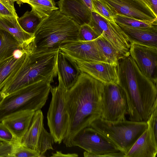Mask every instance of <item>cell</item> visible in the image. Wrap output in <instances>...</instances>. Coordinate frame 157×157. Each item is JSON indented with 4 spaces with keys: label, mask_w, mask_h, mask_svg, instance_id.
Wrapping results in <instances>:
<instances>
[{
    "label": "cell",
    "mask_w": 157,
    "mask_h": 157,
    "mask_svg": "<svg viewBox=\"0 0 157 157\" xmlns=\"http://www.w3.org/2000/svg\"><path fill=\"white\" fill-rule=\"evenodd\" d=\"M82 1L90 10L91 12H94V8L93 6L91 0H82Z\"/></svg>",
    "instance_id": "f35d334b"
},
{
    "label": "cell",
    "mask_w": 157,
    "mask_h": 157,
    "mask_svg": "<svg viewBox=\"0 0 157 157\" xmlns=\"http://www.w3.org/2000/svg\"><path fill=\"white\" fill-rule=\"evenodd\" d=\"M58 85L51 86L52 99L47 113L48 125L54 142L60 144L65 137L69 118L66 107V91L61 81Z\"/></svg>",
    "instance_id": "ba28073f"
},
{
    "label": "cell",
    "mask_w": 157,
    "mask_h": 157,
    "mask_svg": "<svg viewBox=\"0 0 157 157\" xmlns=\"http://www.w3.org/2000/svg\"><path fill=\"white\" fill-rule=\"evenodd\" d=\"M114 20L119 25L135 28H143L157 25V19L152 20L143 21L117 14L114 16Z\"/></svg>",
    "instance_id": "484cf974"
},
{
    "label": "cell",
    "mask_w": 157,
    "mask_h": 157,
    "mask_svg": "<svg viewBox=\"0 0 157 157\" xmlns=\"http://www.w3.org/2000/svg\"><path fill=\"white\" fill-rule=\"evenodd\" d=\"M0 16L15 17L18 18L16 13L10 10L5 5L0 2Z\"/></svg>",
    "instance_id": "e575fe53"
},
{
    "label": "cell",
    "mask_w": 157,
    "mask_h": 157,
    "mask_svg": "<svg viewBox=\"0 0 157 157\" xmlns=\"http://www.w3.org/2000/svg\"><path fill=\"white\" fill-rule=\"evenodd\" d=\"M43 119L41 109L35 112L29 126L21 140L23 146L36 151L38 139L44 127Z\"/></svg>",
    "instance_id": "44dd1931"
},
{
    "label": "cell",
    "mask_w": 157,
    "mask_h": 157,
    "mask_svg": "<svg viewBox=\"0 0 157 157\" xmlns=\"http://www.w3.org/2000/svg\"><path fill=\"white\" fill-rule=\"evenodd\" d=\"M58 50L35 53L32 52L29 48L23 63L5 80L0 92V98L41 81L53 82L54 78L57 75Z\"/></svg>",
    "instance_id": "3957f363"
},
{
    "label": "cell",
    "mask_w": 157,
    "mask_h": 157,
    "mask_svg": "<svg viewBox=\"0 0 157 157\" xmlns=\"http://www.w3.org/2000/svg\"><path fill=\"white\" fill-rule=\"evenodd\" d=\"M157 142L147 129L138 139L125 157H155Z\"/></svg>",
    "instance_id": "d6986e66"
},
{
    "label": "cell",
    "mask_w": 157,
    "mask_h": 157,
    "mask_svg": "<svg viewBox=\"0 0 157 157\" xmlns=\"http://www.w3.org/2000/svg\"><path fill=\"white\" fill-rule=\"evenodd\" d=\"M40 157L38 153L23 146L21 143L13 144L11 157Z\"/></svg>",
    "instance_id": "f1b7e54d"
},
{
    "label": "cell",
    "mask_w": 157,
    "mask_h": 157,
    "mask_svg": "<svg viewBox=\"0 0 157 157\" xmlns=\"http://www.w3.org/2000/svg\"><path fill=\"white\" fill-rule=\"evenodd\" d=\"M42 18L33 10L27 11L22 16L17 18L18 22L26 32L33 34L35 29Z\"/></svg>",
    "instance_id": "4316f807"
},
{
    "label": "cell",
    "mask_w": 157,
    "mask_h": 157,
    "mask_svg": "<svg viewBox=\"0 0 157 157\" xmlns=\"http://www.w3.org/2000/svg\"><path fill=\"white\" fill-rule=\"evenodd\" d=\"M100 36L88 24H85L80 27L78 40L92 41L95 40Z\"/></svg>",
    "instance_id": "f546056e"
},
{
    "label": "cell",
    "mask_w": 157,
    "mask_h": 157,
    "mask_svg": "<svg viewBox=\"0 0 157 157\" xmlns=\"http://www.w3.org/2000/svg\"><path fill=\"white\" fill-rule=\"evenodd\" d=\"M28 50L21 57L16 58L13 54L0 60V92L5 85V82L11 73L23 62Z\"/></svg>",
    "instance_id": "7402d4cb"
},
{
    "label": "cell",
    "mask_w": 157,
    "mask_h": 157,
    "mask_svg": "<svg viewBox=\"0 0 157 157\" xmlns=\"http://www.w3.org/2000/svg\"><path fill=\"white\" fill-rule=\"evenodd\" d=\"M51 83L48 81H41L0 98V122L18 112L41 109L50 92Z\"/></svg>",
    "instance_id": "5b68a950"
},
{
    "label": "cell",
    "mask_w": 157,
    "mask_h": 157,
    "mask_svg": "<svg viewBox=\"0 0 157 157\" xmlns=\"http://www.w3.org/2000/svg\"><path fill=\"white\" fill-rule=\"evenodd\" d=\"M130 39L147 46L157 47V25L135 28L119 25Z\"/></svg>",
    "instance_id": "ffe728a7"
},
{
    "label": "cell",
    "mask_w": 157,
    "mask_h": 157,
    "mask_svg": "<svg viewBox=\"0 0 157 157\" xmlns=\"http://www.w3.org/2000/svg\"><path fill=\"white\" fill-rule=\"evenodd\" d=\"M54 142V138L52 134L48 132L43 127L38 139L36 151L40 157L44 156L48 150H53Z\"/></svg>",
    "instance_id": "83f0119b"
},
{
    "label": "cell",
    "mask_w": 157,
    "mask_h": 157,
    "mask_svg": "<svg viewBox=\"0 0 157 157\" xmlns=\"http://www.w3.org/2000/svg\"><path fill=\"white\" fill-rule=\"evenodd\" d=\"M94 128L117 146L125 155L144 132L147 129V122L131 121L110 122L100 117L91 124Z\"/></svg>",
    "instance_id": "8992f818"
},
{
    "label": "cell",
    "mask_w": 157,
    "mask_h": 157,
    "mask_svg": "<svg viewBox=\"0 0 157 157\" xmlns=\"http://www.w3.org/2000/svg\"><path fill=\"white\" fill-rule=\"evenodd\" d=\"M13 144L0 140V157H11Z\"/></svg>",
    "instance_id": "836d02e7"
},
{
    "label": "cell",
    "mask_w": 157,
    "mask_h": 157,
    "mask_svg": "<svg viewBox=\"0 0 157 157\" xmlns=\"http://www.w3.org/2000/svg\"><path fill=\"white\" fill-rule=\"evenodd\" d=\"M78 146L85 150L84 157H124L121 149L111 140L90 126L77 133L71 140L70 147Z\"/></svg>",
    "instance_id": "52a82bcc"
},
{
    "label": "cell",
    "mask_w": 157,
    "mask_h": 157,
    "mask_svg": "<svg viewBox=\"0 0 157 157\" xmlns=\"http://www.w3.org/2000/svg\"><path fill=\"white\" fill-rule=\"evenodd\" d=\"M35 111H22L13 113L1 122L21 141L27 131Z\"/></svg>",
    "instance_id": "e0dca14e"
},
{
    "label": "cell",
    "mask_w": 157,
    "mask_h": 157,
    "mask_svg": "<svg viewBox=\"0 0 157 157\" xmlns=\"http://www.w3.org/2000/svg\"><path fill=\"white\" fill-rule=\"evenodd\" d=\"M74 61L81 72L88 74L105 84L118 83L117 65L102 62Z\"/></svg>",
    "instance_id": "5bb4252c"
},
{
    "label": "cell",
    "mask_w": 157,
    "mask_h": 157,
    "mask_svg": "<svg viewBox=\"0 0 157 157\" xmlns=\"http://www.w3.org/2000/svg\"><path fill=\"white\" fill-rule=\"evenodd\" d=\"M115 16L123 15L143 21L157 19L144 0H101Z\"/></svg>",
    "instance_id": "8fae6325"
},
{
    "label": "cell",
    "mask_w": 157,
    "mask_h": 157,
    "mask_svg": "<svg viewBox=\"0 0 157 157\" xmlns=\"http://www.w3.org/2000/svg\"><path fill=\"white\" fill-rule=\"evenodd\" d=\"M18 18L15 17L0 16V29L12 36L23 49L32 42L34 34L28 33L22 29L18 22Z\"/></svg>",
    "instance_id": "ac0fdd59"
},
{
    "label": "cell",
    "mask_w": 157,
    "mask_h": 157,
    "mask_svg": "<svg viewBox=\"0 0 157 157\" xmlns=\"http://www.w3.org/2000/svg\"><path fill=\"white\" fill-rule=\"evenodd\" d=\"M25 3L29 4L41 18L48 16L53 11L59 10L54 0H28Z\"/></svg>",
    "instance_id": "d4e9b609"
},
{
    "label": "cell",
    "mask_w": 157,
    "mask_h": 157,
    "mask_svg": "<svg viewBox=\"0 0 157 157\" xmlns=\"http://www.w3.org/2000/svg\"><path fill=\"white\" fill-rule=\"evenodd\" d=\"M18 49L22 48L15 38L7 32L0 29V60L12 55Z\"/></svg>",
    "instance_id": "cb8c5ba5"
},
{
    "label": "cell",
    "mask_w": 157,
    "mask_h": 157,
    "mask_svg": "<svg viewBox=\"0 0 157 157\" xmlns=\"http://www.w3.org/2000/svg\"><path fill=\"white\" fill-rule=\"evenodd\" d=\"M89 25L99 36H103L121 57L129 54L131 41L114 20H107L97 13L92 12Z\"/></svg>",
    "instance_id": "9c48e42d"
},
{
    "label": "cell",
    "mask_w": 157,
    "mask_h": 157,
    "mask_svg": "<svg viewBox=\"0 0 157 157\" xmlns=\"http://www.w3.org/2000/svg\"><path fill=\"white\" fill-rule=\"evenodd\" d=\"M157 101L154 105L151 116L147 121L148 128L152 137L157 140Z\"/></svg>",
    "instance_id": "1f68e13d"
},
{
    "label": "cell",
    "mask_w": 157,
    "mask_h": 157,
    "mask_svg": "<svg viewBox=\"0 0 157 157\" xmlns=\"http://www.w3.org/2000/svg\"><path fill=\"white\" fill-rule=\"evenodd\" d=\"M58 79L68 90L76 82L81 71L74 61L59 49L57 61Z\"/></svg>",
    "instance_id": "2e32d148"
},
{
    "label": "cell",
    "mask_w": 157,
    "mask_h": 157,
    "mask_svg": "<svg viewBox=\"0 0 157 157\" xmlns=\"http://www.w3.org/2000/svg\"><path fill=\"white\" fill-rule=\"evenodd\" d=\"M0 140L12 144L21 143V141L11 133L2 122H0Z\"/></svg>",
    "instance_id": "d6a6232c"
},
{
    "label": "cell",
    "mask_w": 157,
    "mask_h": 157,
    "mask_svg": "<svg viewBox=\"0 0 157 157\" xmlns=\"http://www.w3.org/2000/svg\"><path fill=\"white\" fill-rule=\"evenodd\" d=\"M57 4L61 13L80 26L89 23L92 12L82 0H59Z\"/></svg>",
    "instance_id": "9a60e30c"
},
{
    "label": "cell",
    "mask_w": 157,
    "mask_h": 157,
    "mask_svg": "<svg viewBox=\"0 0 157 157\" xmlns=\"http://www.w3.org/2000/svg\"><path fill=\"white\" fill-rule=\"evenodd\" d=\"M105 84L81 72L75 83L66 91V107L69 122L63 143L70 147L73 137L102 113V95Z\"/></svg>",
    "instance_id": "6da1fadb"
},
{
    "label": "cell",
    "mask_w": 157,
    "mask_h": 157,
    "mask_svg": "<svg viewBox=\"0 0 157 157\" xmlns=\"http://www.w3.org/2000/svg\"><path fill=\"white\" fill-rule=\"evenodd\" d=\"M22 3H25L26 1L28 0H21Z\"/></svg>",
    "instance_id": "ab89813d"
},
{
    "label": "cell",
    "mask_w": 157,
    "mask_h": 157,
    "mask_svg": "<svg viewBox=\"0 0 157 157\" xmlns=\"http://www.w3.org/2000/svg\"><path fill=\"white\" fill-rule=\"evenodd\" d=\"M144 1L154 13L157 15V0H144Z\"/></svg>",
    "instance_id": "d590c367"
},
{
    "label": "cell",
    "mask_w": 157,
    "mask_h": 157,
    "mask_svg": "<svg viewBox=\"0 0 157 157\" xmlns=\"http://www.w3.org/2000/svg\"><path fill=\"white\" fill-rule=\"evenodd\" d=\"M59 50L74 60L103 62L95 40L68 41L60 47Z\"/></svg>",
    "instance_id": "4fadbf2b"
},
{
    "label": "cell",
    "mask_w": 157,
    "mask_h": 157,
    "mask_svg": "<svg viewBox=\"0 0 157 157\" xmlns=\"http://www.w3.org/2000/svg\"><path fill=\"white\" fill-rule=\"evenodd\" d=\"M95 12L107 20L114 21V15L109 8L101 0H91Z\"/></svg>",
    "instance_id": "4dcf8cb0"
},
{
    "label": "cell",
    "mask_w": 157,
    "mask_h": 157,
    "mask_svg": "<svg viewBox=\"0 0 157 157\" xmlns=\"http://www.w3.org/2000/svg\"><path fill=\"white\" fill-rule=\"evenodd\" d=\"M80 26L59 10L42 18L34 33L30 44L35 53L56 51L67 42L78 40Z\"/></svg>",
    "instance_id": "277c9868"
},
{
    "label": "cell",
    "mask_w": 157,
    "mask_h": 157,
    "mask_svg": "<svg viewBox=\"0 0 157 157\" xmlns=\"http://www.w3.org/2000/svg\"><path fill=\"white\" fill-rule=\"evenodd\" d=\"M95 40L103 62L117 65L121 56L112 46L101 35Z\"/></svg>",
    "instance_id": "603a6c76"
},
{
    "label": "cell",
    "mask_w": 157,
    "mask_h": 157,
    "mask_svg": "<svg viewBox=\"0 0 157 157\" xmlns=\"http://www.w3.org/2000/svg\"><path fill=\"white\" fill-rule=\"evenodd\" d=\"M118 84L124 90L130 121L147 122L157 101V84L140 71L130 54L117 64Z\"/></svg>",
    "instance_id": "7a4b0ae2"
},
{
    "label": "cell",
    "mask_w": 157,
    "mask_h": 157,
    "mask_svg": "<svg viewBox=\"0 0 157 157\" xmlns=\"http://www.w3.org/2000/svg\"><path fill=\"white\" fill-rule=\"evenodd\" d=\"M129 52L142 73L157 84V47L132 41Z\"/></svg>",
    "instance_id": "7c38bea8"
},
{
    "label": "cell",
    "mask_w": 157,
    "mask_h": 157,
    "mask_svg": "<svg viewBox=\"0 0 157 157\" xmlns=\"http://www.w3.org/2000/svg\"><path fill=\"white\" fill-rule=\"evenodd\" d=\"M100 118L108 121L126 120L128 105L125 93L117 83L105 84L101 98Z\"/></svg>",
    "instance_id": "30bf717a"
},
{
    "label": "cell",
    "mask_w": 157,
    "mask_h": 157,
    "mask_svg": "<svg viewBox=\"0 0 157 157\" xmlns=\"http://www.w3.org/2000/svg\"><path fill=\"white\" fill-rule=\"evenodd\" d=\"M78 154L74 153H68L64 154L61 151H57L55 153H52L51 157H78Z\"/></svg>",
    "instance_id": "8d00e7d4"
},
{
    "label": "cell",
    "mask_w": 157,
    "mask_h": 157,
    "mask_svg": "<svg viewBox=\"0 0 157 157\" xmlns=\"http://www.w3.org/2000/svg\"><path fill=\"white\" fill-rule=\"evenodd\" d=\"M0 2L5 5L10 10L16 13L14 7V2L10 0H0Z\"/></svg>",
    "instance_id": "74e56055"
}]
</instances>
